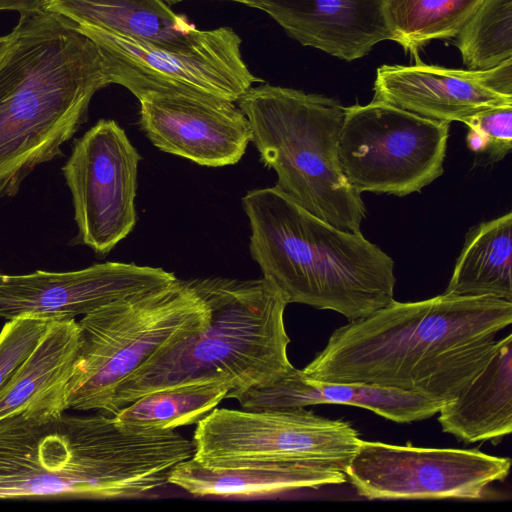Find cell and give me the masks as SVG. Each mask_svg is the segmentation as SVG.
I'll return each mask as SVG.
<instances>
[{"mask_svg":"<svg viewBox=\"0 0 512 512\" xmlns=\"http://www.w3.org/2000/svg\"><path fill=\"white\" fill-rule=\"evenodd\" d=\"M44 0H0V11L14 10L21 13L36 12L43 9Z\"/></svg>","mask_w":512,"mask_h":512,"instance_id":"28","label":"cell"},{"mask_svg":"<svg viewBox=\"0 0 512 512\" xmlns=\"http://www.w3.org/2000/svg\"><path fill=\"white\" fill-rule=\"evenodd\" d=\"M80 345L78 321L68 316L54 318L37 346L0 390V419L65 412Z\"/></svg>","mask_w":512,"mask_h":512,"instance_id":"19","label":"cell"},{"mask_svg":"<svg viewBox=\"0 0 512 512\" xmlns=\"http://www.w3.org/2000/svg\"><path fill=\"white\" fill-rule=\"evenodd\" d=\"M236 399L248 410L340 404L363 408L396 423H412L436 415L444 402L400 389L362 383L326 382L307 378L294 368L282 379L239 393Z\"/></svg>","mask_w":512,"mask_h":512,"instance_id":"17","label":"cell"},{"mask_svg":"<svg viewBox=\"0 0 512 512\" xmlns=\"http://www.w3.org/2000/svg\"><path fill=\"white\" fill-rule=\"evenodd\" d=\"M304 408H214L197 423L192 458L202 463L309 460L344 472L360 444L359 433L348 422Z\"/></svg>","mask_w":512,"mask_h":512,"instance_id":"10","label":"cell"},{"mask_svg":"<svg viewBox=\"0 0 512 512\" xmlns=\"http://www.w3.org/2000/svg\"><path fill=\"white\" fill-rule=\"evenodd\" d=\"M466 139L468 147L471 151L476 153L486 152V141L479 132L469 128Z\"/></svg>","mask_w":512,"mask_h":512,"instance_id":"29","label":"cell"},{"mask_svg":"<svg viewBox=\"0 0 512 512\" xmlns=\"http://www.w3.org/2000/svg\"><path fill=\"white\" fill-rule=\"evenodd\" d=\"M484 0H384L391 40L406 51L455 37Z\"/></svg>","mask_w":512,"mask_h":512,"instance_id":"24","label":"cell"},{"mask_svg":"<svg viewBox=\"0 0 512 512\" xmlns=\"http://www.w3.org/2000/svg\"><path fill=\"white\" fill-rule=\"evenodd\" d=\"M469 70H486L512 58V0H484L456 35Z\"/></svg>","mask_w":512,"mask_h":512,"instance_id":"25","label":"cell"},{"mask_svg":"<svg viewBox=\"0 0 512 512\" xmlns=\"http://www.w3.org/2000/svg\"><path fill=\"white\" fill-rule=\"evenodd\" d=\"M43 9L76 25L100 28L166 48L185 46L200 31L162 0H44Z\"/></svg>","mask_w":512,"mask_h":512,"instance_id":"21","label":"cell"},{"mask_svg":"<svg viewBox=\"0 0 512 512\" xmlns=\"http://www.w3.org/2000/svg\"><path fill=\"white\" fill-rule=\"evenodd\" d=\"M250 253L289 303L362 319L394 300V261L362 233L308 212L278 187L242 198Z\"/></svg>","mask_w":512,"mask_h":512,"instance_id":"4","label":"cell"},{"mask_svg":"<svg viewBox=\"0 0 512 512\" xmlns=\"http://www.w3.org/2000/svg\"><path fill=\"white\" fill-rule=\"evenodd\" d=\"M253 8L267 13L302 45L345 61L391 40L384 0H254Z\"/></svg>","mask_w":512,"mask_h":512,"instance_id":"16","label":"cell"},{"mask_svg":"<svg viewBox=\"0 0 512 512\" xmlns=\"http://www.w3.org/2000/svg\"><path fill=\"white\" fill-rule=\"evenodd\" d=\"M192 281H175L107 303L78 321L81 345L67 406L109 413L116 389L169 343L207 322Z\"/></svg>","mask_w":512,"mask_h":512,"instance_id":"7","label":"cell"},{"mask_svg":"<svg viewBox=\"0 0 512 512\" xmlns=\"http://www.w3.org/2000/svg\"><path fill=\"white\" fill-rule=\"evenodd\" d=\"M442 431L465 443L498 444L512 432V335L496 340L479 371L439 410Z\"/></svg>","mask_w":512,"mask_h":512,"instance_id":"20","label":"cell"},{"mask_svg":"<svg viewBox=\"0 0 512 512\" xmlns=\"http://www.w3.org/2000/svg\"><path fill=\"white\" fill-rule=\"evenodd\" d=\"M176 279L162 268L122 262L99 263L68 272L0 273V317L11 320L48 314L75 318Z\"/></svg>","mask_w":512,"mask_h":512,"instance_id":"14","label":"cell"},{"mask_svg":"<svg viewBox=\"0 0 512 512\" xmlns=\"http://www.w3.org/2000/svg\"><path fill=\"white\" fill-rule=\"evenodd\" d=\"M230 389L221 380L161 389L139 397L112 416L126 427L175 429L198 423Z\"/></svg>","mask_w":512,"mask_h":512,"instance_id":"23","label":"cell"},{"mask_svg":"<svg viewBox=\"0 0 512 512\" xmlns=\"http://www.w3.org/2000/svg\"><path fill=\"white\" fill-rule=\"evenodd\" d=\"M448 137V122L373 99L344 107L339 160L359 193L403 197L443 174Z\"/></svg>","mask_w":512,"mask_h":512,"instance_id":"8","label":"cell"},{"mask_svg":"<svg viewBox=\"0 0 512 512\" xmlns=\"http://www.w3.org/2000/svg\"><path fill=\"white\" fill-rule=\"evenodd\" d=\"M140 159L118 123L101 119L74 142L62 168L78 237L99 255L108 254L135 226Z\"/></svg>","mask_w":512,"mask_h":512,"instance_id":"12","label":"cell"},{"mask_svg":"<svg viewBox=\"0 0 512 512\" xmlns=\"http://www.w3.org/2000/svg\"><path fill=\"white\" fill-rule=\"evenodd\" d=\"M512 302L441 295L391 301L331 334L301 371L314 380L390 387L446 402L487 361Z\"/></svg>","mask_w":512,"mask_h":512,"instance_id":"1","label":"cell"},{"mask_svg":"<svg viewBox=\"0 0 512 512\" xmlns=\"http://www.w3.org/2000/svg\"><path fill=\"white\" fill-rule=\"evenodd\" d=\"M262 163L282 192L344 231L361 232L366 208L339 160L344 107L335 99L268 83L237 101Z\"/></svg>","mask_w":512,"mask_h":512,"instance_id":"6","label":"cell"},{"mask_svg":"<svg viewBox=\"0 0 512 512\" xmlns=\"http://www.w3.org/2000/svg\"><path fill=\"white\" fill-rule=\"evenodd\" d=\"M181 460L174 431L102 413L0 419V499L139 497L167 484Z\"/></svg>","mask_w":512,"mask_h":512,"instance_id":"2","label":"cell"},{"mask_svg":"<svg viewBox=\"0 0 512 512\" xmlns=\"http://www.w3.org/2000/svg\"><path fill=\"white\" fill-rule=\"evenodd\" d=\"M140 125L159 150L208 167L236 164L251 142L246 116L231 102L189 89L145 90Z\"/></svg>","mask_w":512,"mask_h":512,"instance_id":"13","label":"cell"},{"mask_svg":"<svg viewBox=\"0 0 512 512\" xmlns=\"http://www.w3.org/2000/svg\"><path fill=\"white\" fill-rule=\"evenodd\" d=\"M374 100L443 122H464L476 113L512 105V58L486 70L416 63L382 65Z\"/></svg>","mask_w":512,"mask_h":512,"instance_id":"15","label":"cell"},{"mask_svg":"<svg viewBox=\"0 0 512 512\" xmlns=\"http://www.w3.org/2000/svg\"><path fill=\"white\" fill-rule=\"evenodd\" d=\"M191 281L208 306L207 322L161 348L128 377L116 389L108 414L150 392L199 382H227L231 389L225 398L232 399L295 368L287 355L288 302L271 282L264 277Z\"/></svg>","mask_w":512,"mask_h":512,"instance_id":"5","label":"cell"},{"mask_svg":"<svg viewBox=\"0 0 512 512\" xmlns=\"http://www.w3.org/2000/svg\"><path fill=\"white\" fill-rule=\"evenodd\" d=\"M463 123L483 136L486 141L485 154L491 162L501 160L511 151L512 105L480 111Z\"/></svg>","mask_w":512,"mask_h":512,"instance_id":"27","label":"cell"},{"mask_svg":"<svg viewBox=\"0 0 512 512\" xmlns=\"http://www.w3.org/2000/svg\"><path fill=\"white\" fill-rule=\"evenodd\" d=\"M511 460L478 449L360 441L346 466L358 495L373 499H478L508 476Z\"/></svg>","mask_w":512,"mask_h":512,"instance_id":"11","label":"cell"},{"mask_svg":"<svg viewBox=\"0 0 512 512\" xmlns=\"http://www.w3.org/2000/svg\"><path fill=\"white\" fill-rule=\"evenodd\" d=\"M163 2H165L166 4H175L177 2H180L182 0H162ZM228 1H233V2H237V3H241L243 5H247L249 7H253V0H228Z\"/></svg>","mask_w":512,"mask_h":512,"instance_id":"31","label":"cell"},{"mask_svg":"<svg viewBox=\"0 0 512 512\" xmlns=\"http://www.w3.org/2000/svg\"><path fill=\"white\" fill-rule=\"evenodd\" d=\"M512 213L482 222L467 235L444 293L512 302Z\"/></svg>","mask_w":512,"mask_h":512,"instance_id":"22","label":"cell"},{"mask_svg":"<svg viewBox=\"0 0 512 512\" xmlns=\"http://www.w3.org/2000/svg\"><path fill=\"white\" fill-rule=\"evenodd\" d=\"M98 46L111 84L134 96L150 89L177 88L237 102L261 81L241 54V38L228 26L200 30L187 45L166 48L100 28L76 25Z\"/></svg>","mask_w":512,"mask_h":512,"instance_id":"9","label":"cell"},{"mask_svg":"<svg viewBox=\"0 0 512 512\" xmlns=\"http://www.w3.org/2000/svg\"><path fill=\"white\" fill-rule=\"evenodd\" d=\"M12 32L0 62V199L62 155L93 95L111 84L98 46L69 19L21 13Z\"/></svg>","mask_w":512,"mask_h":512,"instance_id":"3","label":"cell"},{"mask_svg":"<svg viewBox=\"0 0 512 512\" xmlns=\"http://www.w3.org/2000/svg\"><path fill=\"white\" fill-rule=\"evenodd\" d=\"M13 40V32H11L8 35L0 36V62L4 58L5 54L7 53L11 43Z\"/></svg>","mask_w":512,"mask_h":512,"instance_id":"30","label":"cell"},{"mask_svg":"<svg viewBox=\"0 0 512 512\" xmlns=\"http://www.w3.org/2000/svg\"><path fill=\"white\" fill-rule=\"evenodd\" d=\"M347 482L343 471L309 460H229L177 464L168 483L195 496H251Z\"/></svg>","mask_w":512,"mask_h":512,"instance_id":"18","label":"cell"},{"mask_svg":"<svg viewBox=\"0 0 512 512\" xmlns=\"http://www.w3.org/2000/svg\"><path fill=\"white\" fill-rule=\"evenodd\" d=\"M57 316L29 314L5 323L0 332V390L31 354Z\"/></svg>","mask_w":512,"mask_h":512,"instance_id":"26","label":"cell"}]
</instances>
